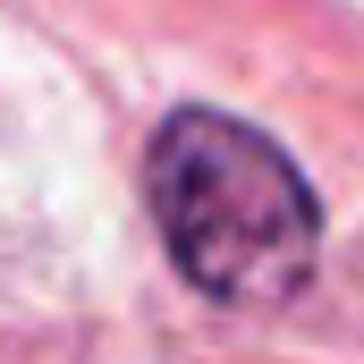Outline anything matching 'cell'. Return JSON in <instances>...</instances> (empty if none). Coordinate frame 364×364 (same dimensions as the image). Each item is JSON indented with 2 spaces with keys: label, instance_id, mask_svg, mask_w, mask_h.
Segmentation results:
<instances>
[{
  "label": "cell",
  "instance_id": "obj_1",
  "mask_svg": "<svg viewBox=\"0 0 364 364\" xmlns=\"http://www.w3.org/2000/svg\"><path fill=\"white\" fill-rule=\"evenodd\" d=\"M144 212L178 279L237 314L288 305L322 263V203L288 161V144L212 102H186L153 127Z\"/></svg>",
  "mask_w": 364,
  "mask_h": 364
}]
</instances>
